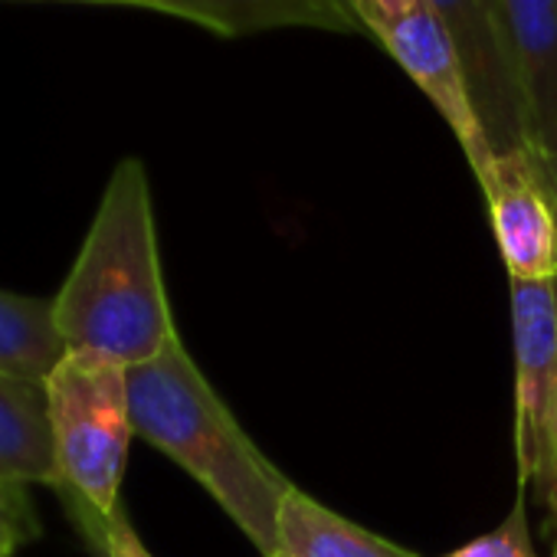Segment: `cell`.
I'll list each match as a JSON object with an SVG mask.
<instances>
[{"mask_svg":"<svg viewBox=\"0 0 557 557\" xmlns=\"http://www.w3.org/2000/svg\"><path fill=\"white\" fill-rule=\"evenodd\" d=\"M53 322L66 348L99 351L125 368L158 358L177 335L154 226L148 171L122 158L66 283L53 299Z\"/></svg>","mask_w":557,"mask_h":557,"instance_id":"1","label":"cell"},{"mask_svg":"<svg viewBox=\"0 0 557 557\" xmlns=\"http://www.w3.org/2000/svg\"><path fill=\"white\" fill-rule=\"evenodd\" d=\"M128 400L135 436L200 482L262 557H275L278 505L293 482L249 440L181 338L128 368Z\"/></svg>","mask_w":557,"mask_h":557,"instance_id":"2","label":"cell"},{"mask_svg":"<svg viewBox=\"0 0 557 557\" xmlns=\"http://www.w3.org/2000/svg\"><path fill=\"white\" fill-rule=\"evenodd\" d=\"M57 456V492L99 515H115L128 446L135 440L128 368L99 351L66 348L44 381Z\"/></svg>","mask_w":557,"mask_h":557,"instance_id":"3","label":"cell"},{"mask_svg":"<svg viewBox=\"0 0 557 557\" xmlns=\"http://www.w3.org/2000/svg\"><path fill=\"white\" fill-rule=\"evenodd\" d=\"M511 286L518 488L534 492L557 531V283Z\"/></svg>","mask_w":557,"mask_h":557,"instance_id":"4","label":"cell"},{"mask_svg":"<svg viewBox=\"0 0 557 557\" xmlns=\"http://www.w3.org/2000/svg\"><path fill=\"white\" fill-rule=\"evenodd\" d=\"M453 40L495 154H531V119L495 0H426Z\"/></svg>","mask_w":557,"mask_h":557,"instance_id":"5","label":"cell"},{"mask_svg":"<svg viewBox=\"0 0 557 557\" xmlns=\"http://www.w3.org/2000/svg\"><path fill=\"white\" fill-rule=\"evenodd\" d=\"M374 40L397 60V66L433 102V109L443 115V122L456 135L475 181H482L495 164V151L475 112L462 60L426 0H420V4L397 24L384 27Z\"/></svg>","mask_w":557,"mask_h":557,"instance_id":"6","label":"cell"},{"mask_svg":"<svg viewBox=\"0 0 557 557\" xmlns=\"http://www.w3.org/2000/svg\"><path fill=\"white\" fill-rule=\"evenodd\" d=\"M479 187L508 278L557 283V203L537 161L524 151L495 154Z\"/></svg>","mask_w":557,"mask_h":557,"instance_id":"7","label":"cell"},{"mask_svg":"<svg viewBox=\"0 0 557 557\" xmlns=\"http://www.w3.org/2000/svg\"><path fill=\"white\" fill-rule=\"evenodd\" d=\"M528 102L531 158L541 164L557 132V0H495Z\"/></svg>","mask_w":557,"mask_h":557,"instance_id":"8","label":"cell"},{"mask_svg":"<svg viewBox=\"0 0 557 557\" xmlns=\"http://www.w3.org/2000/svg\"><path fill=\"white\" fill-rule=\"evenodd\" d=\"M275 557H420L306 495L299 485L278 505Z\"/></svg>","mask_w":557,"mask_h":557,"instance_id":"9","label":"cell"},{"mask_svg":"<svg viewBox=\"0 0 557 557\" xmlns=\"http://www.w3.org/2000/svg\"><path fill=\"white\" fill-rule=\"evenodd\" d=\"M0 475L60 485L44 384L0 371Z\"/></svg>","mask_w":557,"mask_h":557,"instance_id":"10","label":"cell"},{"mask_svg":"<svg viewBox=\"0 0 557 557\" xmlns=\"http://www.w3.org/2000/svg\"><path fill=\"white\" fill-rule=\"evenodd\" d=\"M164 14L203 24L216 34H246L269 24L358 27L351 0H171Z\"/></svg>","mask_w":557,"mask_h":557,"instance_id":"11","label":"cell"},{"mask_svg":"<svg viewBox=\"0 0 557 557\" xmlns=\"http://www.w3.org/2000/svg\"><path fill=\"white\" fill-rule=\"evenodd\" d=\"M63 355L53 299L0 289V371L44 384Z\"/></svg>","mask_w":557,"mask_h":557,"instance_id":"12","label":"cell"},{"mask_svg":"<svg viewBox=\"0 0 557 557\" xmlns=\"http://www.w3.org/2000/svg\"><path fill=\"white\" fill-rule=\"evenodd\" d=\"M63 495V505H66V515L76 521L79 534L86 537L89 550H99L102 557H154L145 541L138 537V531L132 528L128 515L119 508L115 515H99L96 508H89L86 502Z\"/></svg>","mask_w":557,"mask_h":557,"instance_id":"13","label":"cell"},{"mask_svg":"<svg viewBox=\"0 0 557 557\" xmlns=\"http://www.w3.org/2000/svg\"><path fill=\"white\" fill-rule=\"evenodd\" d=\"M44 537L40 515L24 482L0 475V557H14Z\"/></svg>","mask_w":557,"mask_h":557,"instance_id":"14","label":"cell"},{"mask_svg":"<svg viewBox=\"0 0 557 557\" xmlns=\"http://www.w3.org/2000/svg\"><path fill=\"white\" fill-rule=\"evenodd\" d=\"M446 557H537V550L531 544V534H528V502H524V492L518 488V498H515L508 518L495 531H488V534L456 547Z\"/></svg>","mask_w":557,"mask_h":557,"instance_id":"15","label":"cell"},{"mask_svg":"<svg viewBox=\"0 0 557 557\" xmlns=\"http://www.w3.org/2000/svg\"><path fill=\"white\" fill-rule=\"evenodd\" d=\"M417 4H420V0H351V11H355L358 24L371 37H377L384 27H391L400 17H407Z\"/></svg>","mask_w":557,"mask_h":557,"instance_id":"16","label":"cell"},{"mask_svg":"<svg viewBox=\"0 0 557 557\" xmlns=\"http://www.w3.org/2000/svg\"><path fill=\"white\" fill-rule=\"evenodd\" d=\"M541 174H544V184H547V190H550V197H554V203H557V132H554V141H550V148H547V154L541 158Z\"/></svg>","mask_w":557,"mask_h":557,"instance_id":"17","label":"cell"},{"mask_svg":"<svg viewBox=\"0 0 557 557\" xmlns=\"http://www.w3.org/2000/svg\"><path fill=\"white\" fill-rule=\"evenodd\" d=\"M83 4H125V8H148V11H161L171 4V0H83Z\"/></svg>","mask_w":557,"mask_h":557,"instance_id":"18","label":"cell"},{"mask_svg":"<svg viewBox=\"0 0 557 557\" xmlns=\"http://www.w3.org/2000/svg\"><path fill=\"white\" fill-rule=\"evenodd\" d=\"M92 557H102V554H99V550H92Z\"/></svg>","mask_w":557,"mask_h":557,"instance_id":"19","label":"cell"},{"mask_svg":"<svg viewBox=\"0 0 557 557\" xmlns=\"http://www.w3.org/2000/svg\"><path fill=\"white\" fill-rule=\"evenodd\" d=\"M550 557H557V544H554V554H550Z\"/></svg>","mask_w":557,"mask_h":557,"instance_id":"20","label":"cell"}]
</instances>
